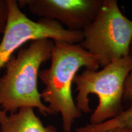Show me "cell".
<instances>
[{"label":"cell","instance_id":"cell-1","mask_svg":"<svg viewBox=\"0 0 132 132\" xmlns=\"http://www.w3.org/2000/svg\"><path fill=\"white\" fill-rule=\"evenodd\" d=\"M54 42L50 66L39 73L45 86L40 97L54 115L61 114L64 132H71L74 122L82 115L72 96L74 78L81 67L97 70L100 65L97 59L79 44Z\"/></svg>","mask_w":132,"mask_h":132},{"label":"cell","instance_id":"cell-2","mask_svg":"<svg viewBox=\"0 0 132 132\" xmlns=\"http://www.w3.org/2000/svg\"><path fill=\"white\" fill-rule=\"evenodd\" d=\"M54 44L50 39L31 41L8 61L4 73L0 77V110L13 113L31 107L45 116L54 115L42 102L37 88L39 69L50 60Z\"/></svg>","mask_w":132,"mask_h":132},{"label":"cell","instance_id":"cell-3","mask_svg":"<svg viewBox=\"0 0 132 132\" xmlns=\"http://www.w3.org/2000/svg\"><path fill=\"white\" fill-rule=\"evenodd\" d=\"M132 69L131 56L114 61L100 70L85 69L73 80L77 95L76 106L81 113L92 112L90 94L96 95L98 104L90 115V124H100L114 118L122 112L124 85Z\"/></svg>","mask_w":132,"mask_h":132},{"label":"cell","instance_id":"cell-4","mask_svg":"<svg viewBox=\"0 0 132 132\" xmlns=\"http://www.w3.org/2000/svg\"><path fill=\"white\" fill-rule=\"evenodd\" d=\"M79 45L104 67L129 55L132 40V20L122 14L116 0H103L92 23L82 30Z\"/></svg>","mask_w":132,"mask_h":132},{"label":"cell","instance_id":"cell-5","mask_svg":"<svg viewBox=\"0 0 132 132\" xmlns=\"http://www.w3.org/2000/svg\"><path fill=\"white\" fill-rule=\"evenodd\" d=\"M9 12L6 29L0 42V70L23 44L42 39L69 44H80L82 31L67 30L58 21L47 19L33 21L19 7L17 1L8 0Z\"/></svg>","mask_w":132,"mask_h":132},{"label":"cell","instance_id":"cell-6","mask_svg":"<svg viewBox=\"0 0 132 132\" xmlns=\"http://www.w3.org/2000/svg\"><path fill=\"white\" fill-rule=\"evenodd\" d=\"M20 8L27 7L40 19L58 21L67 30L82 31L95 19L103 0H19Z\"/></svg>","mask_w":132,"mask_h":132},{"label":"cell","instance_id":"cell-7","mask_svg":"<svg viewBox=\"0 0 132 132\" xmlns=\"http://www.w3.org/2000/svg\"><path fill=\"white\" fill-rule=\"evenodd\" d=\"M0 132H57V130L53 125L43 124L34 108L25 107L13 113L0 110Z\"/></svg>","mask_w":132,"mask_h":132},{"label":"cell","instance_id":"cell-8","mask_svg":"<svg viewBox=\"0 0 132 132\" xmlns=\"http://www.w3.org/2000/svg\"><path fill=\"white\" fill-rule=\"evenodd\" d=\"M120 127H132V105L114 118L100 124H86L76 128L75 132H98Z\"/></svg>","mask_w":132,"mask_h":132},{"label":"cell","instance_id":"cell-9","mask_svg":"<svg viewBox=\"0 0 132 132\" xmlns=\"http://www.w3.org/2000/svg\"><path fill=\"white\" fill-rule=\"evenodd\" d=\"M9 12L8 0H0V35L6 29Z\"/></svg>","mask_w":132,"mask_h":132},{"label":"cell","instance_id":"cell-10","mask_svg":"<svg viewBox=\"0 0 132 132\" xmlns=\"http://www.w3.org/2000/svg\"><path fill=\"white\" fill-rule=\"evenodd\" d=\"M129 54L132 57V40L130 44ZM123 100L132 102V69L125 82Z\"/></svg>","mask_w":132,"mask_h":132},{"label":"cell","instance_id":"cell-11","mask_svg":"<svg viewBox=\"0 0 132 132\" xmlns=\"http://www.w3.org/2000/svg\"><path fill=\"white\" fill-rule=\"evenodd\" d=\"M98 132H132V127L115 128Z\"/></svg>","mask_w":132,"mask_h":132}]
</instances>
